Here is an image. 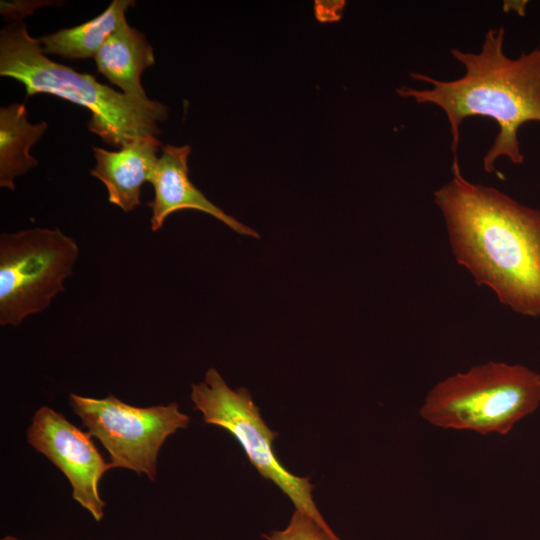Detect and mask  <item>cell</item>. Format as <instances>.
<instances>
[{"mask_svg": "<svg viewBox=\"0 0 540 540\" xmlns=\"http://www.w3.org/2000/svg\"><path fill=\"white\" fill-rule=\"evenodd\" d=\"M0 75L22 83L26 98L50 94L88 109L89 130L119 149L138 137L160 133L158 123L168 116V107L159 101L117 92L92 75L52 61L23 21L0 31Z\"/></svg>", "mask_w": 540, "mask_h": 540, "instance_id": "3957f363", "label": "cell"}, {"mask_svg": "<svg viewBox=\"0 0 540 540\" xmlns=\"http://www.w3.org/2000/svg\"><path fill=\"white\" fill-rule=\"evenodd\" d=\"M46 3H52L50 1H1L0 11L1 14L8 19H13L14 22L22 21L27 15L32 14L36 9L41 6L48 5Z\"/></svg>", "mask_w": 540, "mask_h": 540, "instance_id": "9a60e30c", "label": "cell"}, {"mask_svg": "<svg viewBox=\"0 0 540 540\" xmlns=\"http://www.w3.org/2000/svg\"><path fill=\"white\" fill-rule=\"evenodd\" d=\"M92 437L48 406L35 412L27 429L28 444L65 475L72 487L73 499L100 522L106 502L101 498L99 484L111 466Z\"/></svg>", "mask_w": 540, "mask_h": 540, "instance_id": "ba28073f", "label": "cell"}, {"mask_svg": "<svg viewBox=\"0 0 540 540\" xmlns=\"http://www.w3.org/2000/svg\"><path fill=\"white\" fill-rule=\"evenodd\" d=\"M539 404V373L522 365L490 361L437 383L420 414L440 428L504 435Z\"/></svg>", "mask_w": 540, "mask_h": 540, "instance_id": "277c9868", "label": "cell"}, {"mask_svg": "<svg viewBox=\"0 0 540 540\" xmlns=\"http://www.w3.org/2000/svg\"><path fill=\"white\" fill-rule=\"evenodd\" d=\"M504 39L505 29L493 28L486 32L480 52L452 49L451 55L465 68L460 78L443 81L411 73L413 79L432 87L401 86L396 90L401 97L443 110L450 125L454 158H457L462 121L474 116L493 119L499 132L483 157L487 173L496 171L495 162L501 157H507L515 165L522 164L524 156L518 130L526 122H540V46L518 58H509L503 50Z\"/></svg>", "mask_w": 540, "mask_h": 540, "instance_id": "7a4b0ae2", "label": "cell"}, {"mask_svg": "<svg viewBox=\"0 0 540 540\" xmlns=\"http://www.w3.org/2000/svg\"><path fill=\"white\" fill-rule=\"evenodd\" d=\"M79 256L59 228H28L0 235V325L17 327L45 311L64 288Z\"/></svg>", "mask_w": 540, "mask_h": 540, "instance_id": "5b68a950", "label": "cell"}, {"mask_svg": "<svg viewBox=\"0 0 540 540\" xmlns=\"http://www.w3.org/2000/svg\"><path fill=\"white\" fill-rule=\"evenodd\" d=\"M69 404L82 425L107 450L111 469H128L153 482L164 442L190 422L175 402L137 407L112 394L101 399L70 394Z\"/></svg>", "mask_w": 540, "mask_h": 540, "instance_id": "52a82bcc", "label": "cell"}, {"mask_svg": "<svg viewBox=\"0 0 540 540\" xmlns=\"http://www.w3.org/2000/svg\"><path fill=\"white\" fill-rule=\"evenodd\" d=\"M452 178L434 192L456 262L518 314L540 316V210L500 190Z\"/></svg>", "mask_w": 540, "mask_h": 540, "instance_id": "6da1fadb", "label": "cell"}, {"mask_svg": "<svg viewBox=\"0 0 540 540\" xmlns=\"http://www.w3.org/2000/svg\"><path fill=\"white\" fill-rule=\"evenodd\" d=\"M97 71L123 93L148 98L141 84L143 71L155 63L145 35L125 19L94 57Z\"/></svg>", "mask_w": 540, "mask_h": 540, "instance_id": "8fae6325", "label": "cell"}, {"mask_svg": "<svg viewBox=\"0 0 540 540\" xmlns=\"http://www.w3.org/2000/svg\"><path fill=\"white\" fill-rule=\"evenodd\" d=\"M189 145L162 147L150 178L154 197L147 203L151 209V230H160L166 218L184 209H194L209 214L241 235L259 238L258 232L241 223L211 202L189 178Z\"/></svg>", "mask_w": 540, "mask_h": 540, "instance_id": "9c48e42d", "label": "cell"}, {"mask_svg": "<svg viewBox=\"0 0 540 540\" xmlns=\"http://www.w3.org/2000/svg\"><path fill=\"white\" fill-rule=\"evenodd\" d=\"M24 103L0 108V186L15 189V178L38 165L30 148L47 130L45 121L31 124Z\"/></svg>", "mask_w": 540, "mask_h": 540, "instance_id": "7c38bea8", "label": "cell"}, {"mask_svg": "<svg viewBox=\"0 0 540 540\" xmlns=\"http://www.w3.org/2000/svg\"><path fill=\"white\" fill-rule=\"evenodd\" d=\"M1 540H24V539H19V538L14 537V536L7 535V536H4L3 538H1Z\"/></svg>", "mask_w": 540, "mask_h": 540, "instance_id": "2e32d148", "label": "cell"}, {"mask_svg": "<svg viewBox=\"0 0 540 540\" xmlns=\"http://www.w3.org/2000/svg\"><path fill=\"white\" fill-rule=\"evenodd\" d=\"M134 5L133 0H113L93 19L39 38L44 54L58 55L69 60L94 58L126 19L127 9Z\"/></svg>", "mask_w": 540, "mask_h": 540, "instance_id": "4fadbf2b", "label": "cell"}, {"mask_svg": "<svg viewBox=\"0 0 540 540\" xmlns=\"http://www.w3.org/2000/svg\"><path fill=\"white\" fill-rule=\"evenodd\" d=\"M190 398L204 422L232 434L260 475L277 485L296 510L334 533L313 500L309 479L290 473L278 461L272 446L278 433L266 425L247 389L230 388L220 373L210 368L203 381L192 384Z\"/></svg>", "mask_w": 540, "mask_h": 540, "instance_id": "8992f818", "label": "cell"}, {"mask_svg": "<svg viewBox=\"0 0 540 540\" xmlns=\"http://www.w3.org/2000/svg\"><path fill=\"white\" fill-rule=\"evenodd\" d=\"M264 540H340L335 533H329L314 519L296 510L288 525L263 535Z\"/></svg>", "mask_w": 540, "mask_h": 540, "instance_id": "5bb4252c", "label": "cell"}, {"mask_svg": "<svg viewBox=\"0 0 540 540\" xmlns=\"http://www.w3.org/2000/svg\"><path fill=\"white\" fill-rule=\"evenodd\" d=\"M162 147L156 135L138 137L117 151L92 147L96 165L90 174L104 184L109 203L126 213L141 205L142 185L150 182Z\"/></svg>", "mask_w": 540, "mask_h": 540, "instance_id": "30bf717a", "label": "cell"}]
</instances>
